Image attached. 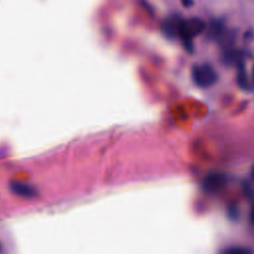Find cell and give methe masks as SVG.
Instances as JSON below:
<instances>
[{"mask_svg":"<svg viewBox=\"0 0 254 254\" xmlns=\"http://www.w3.org/2000/svg\"><path fill=\"white\" fill-rule=\"evenodd\" d=\"M224 31V24L222 21L220 20H214L211 22L209 28H208V32H207V36L211 39V40H216L219 37H221V35L223 34Z\"/></svg>","mask_w":254,"mask_h":254,"instance_id":"52a82bcc","label":"cell"},{"mask_svg":"<svg viewBox=\"0 0 254 254\" xmlns=\"http://www.w3.org/2000/svg\"><path fill=\"white\" fill-rule=\"evenodd\" d=\"M249 220L252 224H254V204L252 205V207L250 209V212H249Z\"/></svg>","mask_w":254,"mask_h":254,"instance_id":"30bf717a","label":"cell"},{"mask_svg":"<svg viewBox=\"0 0 254 254\" xmlns=\"http://www.w3.org/2000/svg\"><path fill=\"white\" fill-rule=\"evenodd\" d=\"M10 190L12 192L19 196L27 197V198H34L38 195L37 190L26 183H21V182H13L10 185Z\"/></svg>","mask_w":254,"mask_h":254,"instance_id":"277c9868","label":"cell"},{"mask_svg":"<svg viewBox=\"0 0 254 254\" xmlns=\"http://www.w3.org/2000/svg\"><path fill=\"white\" fill-rule=\"evenodd\" d=\"M205 28L204 22L199 18L181 19L178 37L180 38L184 48L187 52L192 53L193 51V38L198 36Z\"/></svg>","mask_w":254,"mask_h":254,"instance_id":"6da1fadb","label":"cell"},{"mask_svg":"<svg viewBox=\"0 0 254 254\" xmlns=\"http://www.w3.org/2000/svg\"><path fill=\"white\" fill-rule=\"evenodd\" d=\"M1 248H2V246H1V243H0V252H1Z\"/></svg>","mask_w":254,"mask_h":254,"instance_id":"4fadbf2b","label":"cell"},{"mask_svg":"<svg viewBox=\"0 0 254 254\" xmlns=\"http://www.w3.org/2000/svg\"><path fill=\"white\" fill-rule=\"evenodd\" d=\"M181 19L182 18L178 16H171L164 20L162 23V32L167 38L174 39L175 37H178Z\"/></svg>","mask_w":254,"mask_h":254,"instance_id":"5b68a950","label":"cell"},{"mask_svg":"<svg viewBox=\"0 0 254 254\" xmlns=\"http://www.w3.org/2000/svg\"><path fill=\"white\" fill-rule=\"evenodd\" d=\"M251 81H252V84L254 85V65H253V67H252V71H251Z\"/></svg>","mask_w":254,"mask_h":254,"instance_id":"8fae6325","label":"cell"},{"mask_svg":"<svg viewBox=\"0 0 254 254\" xmlns=\"http://www.w3.org/2000/svg\"><path fill=\"white\" fill-rule=\"evenodd\" d=\"M237 74H236V81L238 86L245 90V91H250L253 89V84L249 76L247 75L246 69H245V64H244V60L239 62L237 64Z\"/></svg>","mask_w":254,"mask_h":254,"instance_id":"8992f818","label":"cell"},{"mask_svg":"<svg viewBox=\"0 0 254 254\" xmlns=\"http://www.w3.org/2000/svg\"><path fill=\"white\" fill-rule=\"evenodd\" d=\"M250 176H251L252 180L254 181V165H253V166H252V168H251V171H250Z\"/></svg>","mask_w":254,"mask_h":254,"instance_id":"7c38bea8","label":"cell"},{"mask_svg":"<svg viewBox=\"0 0 254 254\" xmlns=\"http://www.w3.org/2000/svg\"><path fill=\"white\" fill-rule=\"evenodd\" d=\"M180 1L183 4V6H185L187 8H190L193 5V0H180Z\"/></svg>","mask_w":254,"mask_h":254,"instance_id":"9c48e42d","label":"cell"},{"mask_svg":"<svg viewBox=\"0 0 254 254\" xmlns=\"http://www.w3.org/2000/svg\"><path fill=\"white\" fill-rule=\"evenodd\" d=\"M221 254H252V251L243 246H231L224 249Z\"/></svg>","mask_w":254,"mask_h":254,"instance_id":"ba28073f","label":"cell"},{"mask_svg":"<svg viewBox=\"0 0 254 254\" xmlns=\"http://www.w3.org/2000/svg\"><path fill=\"white\" fill-rule=\"evenodd\" d=\"M217 72L208 64H194L191 68V78L195 85L206 88L217 81Z\"/></svg>","mask_w":254,"mask_h":254,"instance_id":"7a4b0ae2","label":"cell"},{"mask_svg":"<svg viewBox=\"0 0 254 254\" xmlns=\"http://www.w3.org/2000/svg\"><path fill=\"white\" fill-rule=\"evenodd\" d=\"M227 183V177L224 174L212 173L206 176L202 182V189L207 193H215L222 190Z\"/></svg>","mask_w":254,"mask_h":254,"instance_id":"3957f363","label":"cell"}]
</instances>
